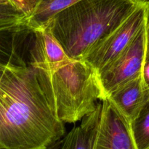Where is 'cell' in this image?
Instances as JSON below:
<instances>
[{"instance_id": "cell-1", "label": "cell", "mask_w": 149, "mask_h": 149, "mask_svg": "<svg viewBox=\"0 0 149 149\" xmlns=\"http://www.w3.org/2000/svg\"><path fill=\"white\" fill-rule=\"evenodd\" d=\"M51 74L28 63L0 79V149H47L63 139Z\"/></svg>"}, {"instance_id": "cell-3", "label": "cell", "mask_w": 149, "mask_h": 149, "mask_svg": "<svg viewBox=\"0 0 149 149\" xmlns=\"http://www.w3.org/2000/svg\"><path fill=\"white\" fill-rule=\"evenodd\" d=\"M57 116L75 123L94 111L104 100L97 73L81 60L71 61L51 74Z\"/></svg>"}, {"instance_id": "cell-2", "label": "cell", "mask_w": 149, "mask_h": 149, "mask_svg": "<svg viewBox=\"0 0 149 149\" xmlns=\"http://www.w3.org/2000/svg\"><path fill=\"white\" fill-rule=\"evenodd\" d=\"M142 1L80 0L57 14L47 26L70 59L82 61L96 44L123 23Z\"/></svg>"}, {"instance_id": "cell-11", "label": "cell", "mask_w": 149, "mask_h": 149, "mask_svg": "<svg viewBox=\"0 0 149 149\" xmlns=\"http://www.w3.org/2000/svg\"><path fill=\"white\" fill-rule=\"evenodd\" d=\"M80 0H36L26 17V26L29 30L46 28L54 17Z\"/></svg>"}, {"instance_id": "cell-19", "label": "cell", "mask_w": 149, "mask_h": 149, "mask_svg": "<svg viewBox=\"0 0 149 149\" xmlns=\"http://www.w3.org/2000/svg\"><path fill=\"white\" fill-rule=\"evenodd\" d=\"M148 149H149V148H148Z\"/></svg>"}, {"instance_id": "cell-16", "label": "cell", "mask_w": 149, "mask_h": 149, "mask_svg": "<svg viewBox=\"0 0 149 149\" xmlns=\"http://www.w3.org/2000/svg\"><path fill=\"white\" fill-rule=\"evenodd\" d=\"M8 69V68H7ZM6 69H4V68H0V79H1V78L2 77L3 74H4V71H5Z\"/></svg>"}, {"instance_id": "cell-4", "label": "cell", "mask_w": 149, "mask_h": 149, "mask_svg": "<svg viewBox=\"0 0 149 149\" xmlns=\"http://www.w3.org/2000/svg\"><path fill=\"white\" fill-rule=\"evenodd\" d=\"M149 16V1H143L127 18L96 44L82 61L97 74L120 55L145 26Z\"/></svg>"}, {"instance_id": "cell-6", "label": "cell", "mask_w": 149, "mask_h": 149, "mask_svg": "<svg viewBox=\"0 0 149 149\" xmlns=\"http://www.w3.org/2000/svg\"><path fill=\"white\" fill-rule=\"evenodd\" d=\"M101 111L92 149H136L130 125L107 100Z\"/></svg>"}, {"instance_id": "cell-10", "label": "cell", "mask_w": 149, "mask_h": 149, "mask_svg": "<svg viewBox=\"0 0 149 149\" xmlns=\"http://www.w3.org/2000/svg\"><path fill=\"white\" fill-rule=\"evenodd\" d=\"M102 103L90 114L82 119L81 125L73 128L62 139L59 149H92L100 120Z\"/></svg>"}, {"instance_id": "cell-14", "label": "cell", "mask_w": 149, "mask_h": 149, "mask_svg": "<svg viewBox=\"0 0 149 149\" xmlns=\"http://www.w3.org/2000/svg\"><path fill=\"white\" fill-rule=\"evenodd\" d=\"M141 76L146 87L149 90V16L146 24L145 52H144L143 65Z\"/></svg>"}, {"instance_id": "cell-13", "label": "cell", "mask_w": 149, "mask_h": 149, "mask_svg": "<svg viewBox=\"0 0 149 149\" xmlns=\"http://www.w3.org/2000/svg\"><path fill=\"white\" fill-rule=\"evenodd\" d=\"M27 15L12 1L0 4V31L26 26Z\"/></svg>"}, {"instance_id": "cell-15", "label": "cell", "mask_w": 149, "mask_h": 149, "mask_svg": "<svg viewBox=\"0 0 149 149\" xmlns=\"http://www.w3.org/2000/svg\"><path fill=\"white\" fill-rule=\"evenodd\" d=\"M61 143H62V139L60 140V141H57L55 143L52 144V146H50L49 148H47V149H59L60 146H61Z\"/></svg>"}, {"instance_id": "cell-17", "label": "cell", "mask_w": 149, "mask_h": 149, "mask_svg": "<svg viewBox=\"0 0 149 149\" xmlns=\"http://www.w3.org/2000/svg\"><path fill=\"white\" fill-rule=\"evenodd\" d=\"M11 1L10 0H0V4H2V3H7Z\"/></svg>"}, {"instance_id": "cell-9", "label": "cell", "mask_w": 149, "mask_h": 149, "mask_svg": "<svg viewBox=\"0 0 149 149\" xmlns=\"http://www.w3.org/2000/svg\"><path fill=\"white\" fill-rule=\"evenodd\" d=\"M31 33L26 26L0 31V68L7 69L27 65L23 47Z\"/></svg>"}, {"instance_id": "cell-12", "label": "cell", "mask_w": 149, "mask_h": 149, "mask_svg": "<svg viewBox=\"0 0 149 149\" xmlns=\"http://www.w3.org/2000/svg\"><path fill=\"white\" fill-rule=\"evenodd\" d=\"M130 130L136 149L149 148V100L130 124Z\"/></svg>"}, {"instance_id": "cell-7", "label": "cell", "mask_w": 149, "mask_h": 149, "mask_svg": "<svg viewBox=\"0 0 149 149\" xmlns=\"http://www.w3.org/2000/svg\"><path fill=\"white\" fill-rule=\"evenodd\" d=\"M31 40L28 63L33 66L52 74L72 61L67 56L49 26L40 30L32 31Z\"/></svg>"}, {"instance_id": "cell-5", "label": "cell", "mask_w": 149, "mask_h": 149, "mask_svg": "<svg viewBox=\"0 0 149 149\" xmlns=\"http://www.w3.org/2000/svg\"><path fill=\"white\" fill-rule=\"evenodd\" d=\"M145 45L146 25L127 49L98 74L104 100L116 89L142 74Z\"/></svg>"}, {"instance_id": "cell-8", "label": "cell", "mask_w": 149, "mask_h": 149, "mask_svg": "<svg viewBox=\"0 0 149 149\" xmlns=\"http://www.w3.org/2000/svg\"><path fill=\"white\" fill-rule=\"evenodd\" d=\"M106 100L130 125L149 100V90L141 75L116 89Z\"/></svg>"}, {"instance_id": "cell-18", "label": "cell", "mask_w": 149, "mask_h": 149, "mask_svg": "<svg viewBox=\"0 0 149 149\" xmlns=\"http://www.w3.org/2000/svg\"><path fill=\"white\" fill-rule=\"evenodd\" d=\"M142 1H149V0H142Z\"/></svg>"}]
</instances>
